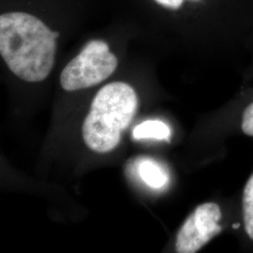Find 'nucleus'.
<instances>
[{
  "label": "nucleus",
  "instance_id": "obj_8",
  "mask_svg": "<svg viewBox=\"0 0 253 253\" xmlns=\"http://www.w3.org/2000/svg\"><path fill=\"white\" fill-rule=\"evenodd\" d=\"M241 128L246 135L253 137V102L245 109Z\"/></svg>",
  "mask_w": 253,
  "mask_h": 253
},
{
  "label": "nucleus",
  "instance_id": "obj_1",
  "mask_svg": "<svg viewBox=\"0 0 253 253\" xmlns=\"http://www.w3.org/2000/svg\"><path fill=\"white\" fill-rule=\"evenodd\" d=\"M58 36L33 15L10 12L0 16V54L9 70L24 81L47 78L54 67Z\"/></svg>",
  "mask_w": 253,
  "mask_h": 253
},
{
  "label": "nucleus",
  "instance_id": "obj_3",
  "mask_svg": "<svg viewBox=\"0 0 253 253\" xmlns=\"http://www.w3.org/2000/svg\"><path fill=\"white\" fill-rule=\"evenodd\" d=\"M118 58L105 42L93 40L64 68L60 84L66 91L81 90L99 84L116 71Z\"/></svg>",
  "mask_w": 253,
  "mask_h": 253
},
{
  "label": "nucleus",
  "instance_id": "obj_2",
  "mask_svg": "<svg viewBox=\"0 0 253 253\" xmlns=\"http://www.w3.org/2000/svg\"><path fill=\"white\" fill-rule=\"evenodd\" d=\"M138 108V97L126 83L104 85L92 100L84 121L83 138L91 150L108 153L120 143L121 133L130 125Z\"/></svg>",
  "mask_w": 253,
  "mask_h": 253
},
{
  "label": "nucleus",
  "instance_id": "obj_7",
  "mask_svg": "<svg viewBox=\"0 0 253 253\" xmlns=\"http://www.w3.org/2000/svg\"><path fill=\"white\" fill-rule=\"evenodd\" d=\"M242 210L246 233L253 240V173L245 186Z\"/></svg>",
  "mask_w": 253,
  "mask_h": 253
},
{
  "label": "nucleus",
  "instance_id": "obj_5",
  "mask_svg": "<svg viewBox=\"0 0 253 253\" xmlns=\"http://www.w3.org/2000/svg\"><path fill=\"white\" fill-rule=\"evenodd\" d=\"M132 134L135 139L152 138L169 141L171 137V129L164 122L159 120H148L136 126Z\"/></svg>",
  "mask_w": 253,
  "mask_h": 253
},
{
  "label": "nucleus",
  "instance_id": "obj_4",
  "mask_svg": "<svg viewBox=\"0 0 253 253\" xmlns=\"http://www.w3.org/2000/svg\"><path fill=\"white\" fill-rule=\"evenodd\" d=\"M222 214L216 203H205L193 210L181 226L175 240L178 253H194L211 241L221 231Z\"/></svg>",
  "mask_w": 253,
  "mask_h": 253
},
{
  "label": "nucleus",
  "instance_id": "obj_10",
  "mask_svg": "<svg viewBox=\"0 0 253 253\" xmlns=\"http://www.w3.org/2000/svg\"><path fill=\"white\" fill-rule=\"evenodd\" d=\"M239 227V223H237V224H234V229H237Z\"/></svg>",
  "mask_w": 253,
  "mask_h": 253
},
{
  "label": "nucleus",
  "instance_id": "obj_9",
  "mask_svg": "<svg viewBox=\"0 0 253 253\" xmlns=\"http://www.w3.org/2000/svg\"><path fill=\"white\" fill-rule=\"evenodd\" d=\"M155 1L167 9H178L185 0H155Z\"/></svg>",
  "mask_w": 253,
  "mask_h": 253
},
{
  "label": "nucleus",
  "instance_id": "obj_6",
  "mask_svg": "<svg viewBox=\"0 0 253 253\" xmlns=\"http://www.w3.org/2000/svg\"><path fill=\"white\" fill-rule=\"evenodd\" d=\"M141 178L149 187L160 189L167 183L168 176L163 168L151 160H145L139 166Z\"/></svg>",
  "mask_w": 253,
  "mask_h": 253
}]
</instances>
